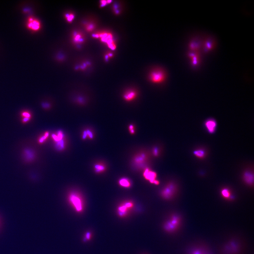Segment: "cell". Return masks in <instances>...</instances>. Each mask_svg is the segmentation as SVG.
<instances>
[{"label": "cell", "mask_w": 254, "mask_h": 254, "mask_svg": "<svg viewBox=\"0 0 254 254\" xmlns=\"http://www.w3.org/2000/svg\"><path fill=\"white\" fill-rule=\"evenodd\" d=\"M148 155L146 153L140 152L136 154L133 157L132 164L136 169H143L146 167L148 161Z\"/></svg>", "instance_id": "6da1fadb"}, {"label": "cell", "mask_w": 254, "mask_h": 254, "mask_svg": "<svg viewBox=\"0 0 254 254\" xmlns=\"http://www.w3.org/2000/svg\"><path fill=\"white\" fill-rule=\"evenodd\" d=\"M93 37L97 39H100L102 42L105 43L111 50L115 49L116 46L113 40L112 35L107 32L98 33L93 35Z\"/></svg>", "instance_id": "7a4b0ae2"}, {"label": "cell", "mask_w": 254, "mask_h": 254, "mask_svg": "<svg viewBox=\"0 0 254 254\" xmlns=\"http://www.w3.org/2000/svg\"><path fill=\"white\" fill-rule=\"evenodd\" d=\"M166 75L164 71L160 69H156L151 72L149 75L150 81L153 83L159 84L164 81Z\"/></svg>", "instance_id": "3957f363"}, {"label": "cell", "mask_w": 254, "mask_h": 254, "mask_svg": "<svg viewBox=\"0 0 254 254\" xmlns=\"http://www.w3.org/2000/svg\"><path fill=\"white\" fill-rule=\"evenodd\" d=\"M181 222V219L178 216L174 215L171 217L170 221L167 222L164 225V229L167 231H175L178 228Z\"/></svg>", "instance_id": "277c9868"}, {"label": "cell", "mask_w": 254, "mask_h": 254, "mask_svg": "<svg viewBox=\"0 0 254 254\" xmlns=\"http://www.w3.org/2000/svg\"><path fill=\"white\" fill-rule=\"evenodd\" d=\"M176 186L175 183H170L166 185L161 191V196L166 200L172 198L176 191Z\"/></svg>", "instance_id": "5b68a950"}, {"label": "cell", "mask_w": 254, "mask_h": 254, "mask_svg": "<svg viewBox=\"0 0 254 254\" xmlns=\"http://www.w3.org/2000/svg\"><path fill=\"white\" fill-rule=\"evenodd\" d=\"M134 206V203L130 200H127L122 203L118 208V213L119 216L121 217L126 216Z\"/></svg>", "instance_id": "8992f818"}, {"label": "cell", "mask_w": 254, "mask_h": 254, "mask_svg": "<svg viewBox=\"0 0 254 254\" xmlns=\"http://www.w3.org/2000/svg\"><path fill=\"white\" fill-rule=\"evenodd\" d=\"M143 173L144 177L145 179L149 181L150 183L154 184L157 180V174L155 172L151 170L149 168L146 167L144 169Z\"/></svg>", "instance_id": "52a82bcc"}, {"label": "cell", "mask_w": 254, "mask_h": 254, "mask_svg": "<svg viewBox=\"0 0 254 254\" xmlns=\"http://www.w3.org/2000/svg\"><path fill=\"white\" fill-rule=\"evenodd\" d=\"M70 199V201L74 206L76 210L78 212H81L83 207L80 199L75 194H71Z\"/></svg>", "instance_id": "ba28073f"}, {"label": "cell", "mask_w": 254, "mask_h": 254, "mask_svg": "<svg viewBox=\"0 0 254 254\" xmlns=\"http://www.w3.org/2000/svg\"><path fill=\"white\" fill-rule=\"evenodd\" d=\"M138 95L137 91L134 89H129L125 92L123 99L127 102H130L135 99Z\"/></svg>", "instance_id": "9c48e42d"}, {"label": "cell", "mask_w": 254, "mask_h": 254, "mask_svg": "<svg viewBox=\"0 0 254 254\" xmlns=\"http://www.w3.org/2000/svg\"><path fill=\"white\" fill-rule=\"evenodd\" d=\"M204 125L206 130L210 134H213L215 132L217 126V123L214 119H208L205 122Z\"/></svg>", "instance_id": "30bf717a"}, {"label": "cell", "mask_w": 254, "mask_h": 254, "mask_svg": "<svg viewBox=\"0 0 254 254\" xmlns=\"http://www.w3.org/2000/svg\"><path fill=\"white\" fill-rule=\"evenodd\" d=\"M23 155L24 160L28 162H31L33 161L34 160L35 157L34 151L30 148H26L24 149Z\"/></svg>", "instance_id": "8fae6325"}, {"label": "cell", "mask_w": 254, "mask_h": 254, "mask_svg": "<svg viewBox=\"0 0 254 254\" xmlns=\"http://www.w3.org/2000/svg\"><path fill=\"white\" fill-rule=\"evenodd\" d=\"M192 52L189 53V56L192 61V65L194 66L198 65L200 60V55L198 52Z\"/></svg>", "instance_id": "7c38bea8"}, {"label": "cell", "mask_w": 254, "mask_h": 254, "mask_svg": "<svg viewBox=\"0 0 254 254\" xmlns=\"http://www.w3.org/2000/svg\"><path fill=\"white\" fill-rule=\"evenodd\" d=\"M243 179L247 184L251 185L254 183V175L249 171H246L243 174Z\"/></svg>", "instance_id": "4fadbf2b"}, {"label": "cell", "mask_w": 254, "mask_h": 254, "mask_svg": "<svg viewBox=\"0 0 254 254\" xmlns=\"http://www.w3.org/2000/svg\"><path fill=\"white\" fill-rule=\"evenodd\" d=\"M28 26L29 28L31 29L32 30L36 31L40 28V23L37 20L31 18L30 19Z\"/></svg>", "instance_id": "5bb4252c"}, {"label": "cell", "mask_w": 254, "mask_h": 254, "mask_svg": "<svg viewBox=\"0 0 254 254\" xmlns=\"http://www.w3.org/2000/svg\"><path fill=\"white\" fill-rule=\"evenodd\" d=\"M200 44L196 40L191 41L189 44V47L191 51L198 52L200 48Z\"/></svg>", "instance_id": "9a60e30c"}, {"label": "cell", "mask_w": 254, "mask_h": 254, "mask_svg": "<svg viewBox=\"0 0 254 254\" xmlns=\"http://www.w3.org/2000/svg\"><path fill=\"white\" fill-rule=\"evenodd\" d=\"M203 47L205 51H209V50H212L214 48V42L212 40L206 39L204 41L203 44Z\"/></svg>", "instance_id": "2e32d148"}, {"label": "cell", "mask_w": 254, "mask_h": 254, "mask_svg": "<svg viewBox=\"0 0 254 254\" xmlns=\"http://www.w3.org/2000/svg\"><path fill=\"white\" fill-rule=\"evenodd\" d=\"M73 42L76 44L81 43L84 41L83 36L80 33H75L73 35Z\"/></svg>", "instance_id": "e0dca14e"}, {"label": "cell", "mask_w": 254, "mask_h": 254, "mask_svg": "<svg viewBox=\"0 0 254 254\" xmlns=\"http://www.w3.org/2000/svg\"><path fill=\"white\" fill-rule=\"evenodd\" d=\"M119 184L123 187L129 188L131 186V181L128 179L126 177H123L119 180Z\"/></svg>", "instance_id": "ac0fdd59"}, {"label": "cell", "mask_w": 254, "mask_h": 254, "mask_svg": "<svg viewBox=\"0 0 254 254\" xmlns=\"http://www.w3.org/2000/svg\"><path fill=\"white\" fill-rule=\"evenodd\" d=\"M221 194L223 198L228 199H232V198H234V197L232 196L231 195L229 189H227V188L223 189L221 190Z\"/></svg>", "instance_id": "d6986e66"}, {"label": "cell", "mask_w": 254, "mask_h": 254, "mask_svg": "<svg viewBox=\"0 0 254 254\" xmlns=\"http://www.w3.org/2000/svg\"><path fill=\"white\" fill-rule=\"evenodd\" d=\"M193 154L196 157L200 159L204 158L206 156V152L205 151L201 149L195 150L193 152Z\"/></svg>", "instance_id": "ffe728a7"}, {"label": "cell", "mask_w": 254, "mask_h": 254, "mask_svg": "<svg viewBox=\"0 0 254 254\" xmlns=\"http://www.w3.org/2000/svg\"><path fill=\"white\" fill-rule=\"evenodd\" d=\"M93 137H94L93 133L90 130L87 129L85 130L83 132V139H85L87 138H88L90 139H93Z\"/></svg>", "instance_id": "44dd1931"}, {"label": "cell", "mask_w": 254, "mask_h": 254, "mask_svg": "<svg viewBox=\"0 0 254 254\" xmlns=\"http://www.w3.org/2000/svg\"><path fill=\"white\" fill-rule=\"evenodd\" d=\"M65 18L67 21L69 22H71L74 18V15L73 13H70L67 14L65 15Z\"/></svg>", "instance_id": "7402d4cb"}, {"label": "cell", "mask_w": 254, "mask_h": 254, "mask_svg": "<svg viewBox=\"0 0 254 254\" xmlns=\"http://www.w3.org/2000/svg\"><path fill=\"white\" fill-rule=\"evenodd\" d=\"M49 135V133L46 132L43 136H42L39 138V143H43L44 142H45L46 139L47 138V137H48Z\"/></svg>", "instance_id": "603a6c76"}, {"label": "cell", "mask_w": 254, "mask_h": 254, "mask_svg": "<svg viewBox=\"0 0 254 254\" xmlns=\"http://www.w3.org/2000/svg\"><path fill=\"white\" fill-rule=\"evenodd\" d=\"M96 172H102L104 170L105 167L104 166L101 165H96L95 167Z\"/></svg>", "instance_id": "cb8c5ba5"}, {"label": "cell", "mask_w": 254, "mask_h": 254, "mask_svg": "<svg viewBox=\"0 0 254 254\" xmlns=\"http://www.w3.org/2000/svg\"><path fill=\"white\" fill-rule=\"evenodd\" d=\"M85 28L87 31L89 32L92 31L94 28V25L92 24H87Z\"/></svg>", "instance_id": "d4e9b609"}, {"label": "cell", "mask_w": 254, "mask_h": 254, "mask_svg": "<svg viewBox=\"0 0 254 254\" xmlns=\"http://www.w3.org/2000/svg\"><path fill=\"white\" fill-rule=\"evenodd\" d=\"M153 154L155 157H158L159 155V150L158 148L155 147L153 149Z\"/></svg>", "instance_id": "484cf974"}, {"label": "cell", "mask_w": 254, "mask_h": 254, "mask_svg": "<svg viewBox=\"0 0 254 254\" xmlns=\"http://www.w3.org/2000/svg\"><path fill=\"white\" fill-rule=\"evenodd\" d=\"M191 254H205V253L203 252V251L200 249H197L193 251Z\"/></svg>", "instance_id": "4316f807"}, {"label": "cell", "mask_w": 254, "mask_h": 254, "mask_svg": "<svg viewBox=\"0 0 254 254\" xmlns=\"http://www.w3.org/2000/svg\"><path fill=\"white\" fill-rule=\"evenodd\" d=\"M85 240L89 241L91 239V232H87L86 234H85Z\"/></svg>", "instance_id": "83f0119b"}, {"label": "cell", "mask_w": 254, "mask_h": 254, "mask_svg": "<svg viewBox=\"0 0 254 254\" xmlns=\"http://www.w3.org/2000/svg\"><path fill=\"white\" fill-rule=\"evenodd\" d=\"M42 106L43 108L47 109L50 108V105L49 103H47V102H43L42 103Z\"/></svg>", "instance_id": "f1b7e54d"}, {"label": "cell", "mask_w": 254, "mask_h": 254, "mask_svg": "<svg viewBox=\"0 0 254 254\" xmlns=\"http://www.w3.org/2000/svg\"><path fill=\"white\" fill-rule=\"evenodd\" d=\"M22 116L24 117L28 118H30L31 117V115L30 113L27 112H24L22 113Z\"/></svg>", "instance_id": "f546056e"}, {"label": "cell", "mask_w": 254, "mask_h": 254, "mask_svg": "<svg viewBox=\"0 0 254 254\" xmlns=\"http://www.w3.org/2000/svg\"><path fill=\"white\" fill-rule=\"evenodd\" d=\"M129 130L131 134H134V126L132 125H130Z\"/></svg>", "instance_id": "4dcf8cb0"}, {"label": "cell", "mask_w": 254, "mask_h": 254, "mask_svg": "<svg viewBox=\"0 0 254 254\" xmlns=\"http://www.w3.org/2000/svg\"><path fill=\"white\" fill-rule=\"evenodd\" d=\"M30 120V118H26L24 117V118L23 119V121L24 122H27L29 121Z\"/></svg>", "instance_id": "1f68e13d"}, {"label": "cell", "mask_w": 254, "mask_h": 254, "mask_svg": "<svg viewBox=\"0 0 254 254\" xmlns=\"http://www.w3.org/2000/svg\"><path fill=\"white\" fill-rule=\"evenodd\" d=\"M108 1H101V6H105L107 4V3L108 2Z\"/></svg>", "instance_id": "d6a6232c"}]
</instances>
